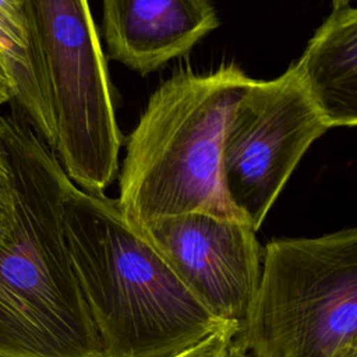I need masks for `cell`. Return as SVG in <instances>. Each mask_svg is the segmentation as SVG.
<instances>
[{
  "mask_svg": "<svg viewBox=\"0 0 357 357\" xmlns=\"http://www.w3.org/2000/svg\"><path fill=\"white\" fill-rule=\"evenodd\" d=\"M14 226L0 241V357H102L64 231L73 183L22 112L0 114Z\"/></svg>",
  "mask_w": 357,
  "mask_h": 357,
  "instance_id": "cell-1",
  "label": "cell"
},
{
  "mask_svg": "<svg viewBox=\"0 0 357 357\" xmlns=\"http://www.w3.org/2000/svg\"><path fill=\"white\" fill-rule=\"evenodd\" d=\"M64 231L102 357H170L229 324L191 293L117 199L71 183Z\"/></svg>",
  "mask_w": 357,
  "mask_h": 357,
  "instance_id": "cell-2",
  "label": "cell"
},
{
  "mask_svg": "<svg viewBox=\"0 0 357 357\" xmlns=\"http://www.w3.org/2000/svg\"><path fill=\"white\" fill-rule=\"evenodd\" d=\"M251 81L226 64L208 74L178 71L151 95L119 174L117 202L132 225L195 212L244 220L223 192L219 151Z\"/></svg>",
  "mask_w": 357,
  "mask_h": 357,
  "instance_id": "cell-3",
  "label": "cell"
},
{
  "mask_svg": "<svg viewBox=\"0 0 357 357\" xmlns=\"http://www.w3.org/2000/svg\"><path fill=\"white\" fill-rule=\"evenodd\" d=\"M35 75L60 165L77 187L103 194L119 173L121 135L88 0H20Z\"/></svg>",
  "mask_w": 357,
  "mask_h": 357,
  "instance_id": "cell-4",
  "label": "cell"
},
{
  "mask_svg": "<svg viewBox=\"0 0 357 357\" xmlns=\"http://www.w3.org/2000/svg\"><path fill=\"white\" fill-rule=\"evenodd\" d=\"M241 337L251 357H331L357 344V229L269 241Z\"/></svg>",
  "mask_w": 357,
  "mask_h": 357,
  "instance_id": "cell-5",
  "label": "cell"
},
{
  "mask_svg": "<svg viewBox=\"0 0 357 357\" xmlns=\"http://www.w3.org/2000/svg\"><path fill=\"white\" fill-rule=\"evenodd\" d=\"M328 130L293 64L275 79L251 81L226 121L219 177L227 201L257 231L307 149Z\"/></svg>",
  "mask_w": 357,
  "mask_h": 357,
  "instance_id": "cell-6",
  "label": "cell"
},
{
  "mask_svg": "<svg viewBox=\"0 0 357 357\" xmlns=\"http://www.w3.org/2000/svg\"><path fill=\"white\" fill-rule=\"evenodd\" d=\"M138 229L205 308L243 326L259 284L264 255L250 223L195 212Z\"/></svg>",
  "mask_w": 357,
  "mask_h": 357,
  "instance_id": "cell-7",
  "label": "cell"
},
{
  "mask_svg": "<svg viewBox=\"0 0 357 357\" xmlns=\"http://www.w3.org/2000/svg\"><path fill=\"white\" fill-rule=\"evenodd\" d=\"M107 53L146 75L187 54L219 25L211 0H102Z\"/></svg>",
  "mask_w": 357,
  "mask_h": 357,
  "instance_id": "cell-8",
  "label": "cell"
},
{
  "mask_svg": "<svg viewBox=\"0 0 357 357\" xmlns=\"http://www.w3.org/2000/svg\"><path fill=\"white\" fill-rule=\"evenodd\" d=\"M310 102L332 127L357 124V11L335 6L293 64Z\"/></svg>",
  "mask_w": 357,
  "mask_h": 357,
  "instance_id": "cell-9",
  "label": "cell"
},
{
  "mask_svg": "<svg viewBox=\"0 0 357 357\" xmlns=\"http://www.w3.org/2000/svg\"><path fill=\"white\" fill-rule=\"evenodd\" d=\"M170 357H251V354L243 342L241 326L229 322Z\"/></svg>",
  "mask_w": 357,
  "mask_h": 357,
  "instance_id": "cell-10",
  "label": "cell"
},
{
  "mask_svg": "<svg viewBox=\"0 0 357 357\" xmlns=\"http://www.w3.org/2000/svg\"><path fill=\"white\" fill-rule=\"evenodd\" d=\"M14 188L13 177L4 151L1 137H0V241L10 237L14 226Z\"/></svg>",
  "mask_w": 357,
  "mask_h": 357,
  "instance_id": "cell-11",
  "label": "cell"
},
{
  "mask_svg": "<svg viewBox=\"0 0 357 357\" xmlns=\"http://www.w3.org/2000/svg\"><path fill=\"white\" fill-rule=\"evenodd\" d=\"M11 99H13V95H11L10 82L0 67V106L4 103H8Z\"/></svg>",
  "mask_w": 357,
  "mask_h": 357,
  "instance_id": "cell-12",
  "label": "cell"
},
{
  "mask_svg": "<svg viewBox=\"0 0 357 357\" xmlns=\"http://www.w3.org/2000/svg\"><path fill=\"white\" fill-rule=\"evenodd\" d=\"M331 357H357V344L343 347Z\"/></svg>",
  "mask_w": 357,
  "mask_h": 357,
  "instance_id": "cell-13",
  "label": "cell"
},
{
  "mask_svg": "<svg viewBox=\"0 0 357 357\" xmlns=\"http://www.w3.org/2000/svg\"><path fill=\"white\" fill-rule=\"evenodd\" d=\"M332 1L335 6H337V4H349L351 0H332Z\"/></svg>",
  "mask_w": 357,
  "mask_h": 357,
  "instance_id": "cell-14",
  "label": "cell"
},
{
  "mask_svg": "<svg viewBox=\"0 0 357 357\" xmlns=\"http://www.w3.org/2000/svg\"><path fill=\"white\" fill-rule=\"evenodd\" d=\"M0 57H1V47H0ZM1 67V66H0Z\"/></svg>",
  "mask_w": 357,
  "mask_h": 357,
  "instance_id": "cell-15",
  "label": "cell"
}]
</instances>
